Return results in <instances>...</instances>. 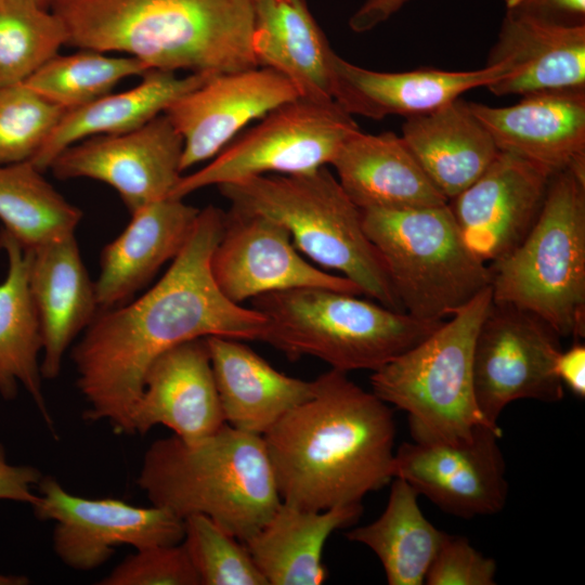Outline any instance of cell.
<instances>
[{
	"label": "cell",
	"mask_w": 585,
	"mask_h": 585,
	"mask_svg": "<svg viewBox=\"0 0 585 585\" xmlns=\"http://www.w3.org/2000/svg\"><path fill=\"white\" fill-rule=\"evenodd\" d=\"M224 211L199 210L191 234L162 277L136 300L95 314L73 348L83 419L107 421L117 434L132 433V413L145 374L161 353L211 336L263 341L268 321L256 309L226 298L214 282L211 256Z\"/></svg>",
	"instance_id": "obj_1"
},
{
	"label": "cell",
	"mask_w": 585,
	"mask_h": 585,
	"mask_svg": "<svg viewBox=\"0 0 585 585\" xmlns=\"http://www.w3.org/2000/svg\"><path fill=\"white\" fill-rule=\"evenodd\" d=\"M314 381L262 435L278 494L307 510L362 503L393 479V411L347 373L330 368Z\"/></svg>",
	"instance_id": "obj_2"
},
{
	"label": "cell",
	"mask_w": 585,
	"mask_h": 585,
	"mask_svg": "<svg viewBox=\"0 0 585 585\" xmlns=\"http://www.w3.org/2000/svg\"><path fill=\"white\" fill-rule=\"evenodd\" d=\"M67 44L133 56L151 70L257 67L253 0H55Z\"/></svg>",
	"instance_id": "obj_3"
},
{
	"label": "cell",
	"mask_w": 585,
	"mask_h": 585,
	"mask_svg": "<svg viewBox=\"0 0 585 585\" xmlns=\"http://www.w3.org/2000/svg\"><path fill=\"white\" fill-rule=\"evenodd\" d=\"M136 484L153 505L182 520L206 516L243 543L282 502L263 437L227 424L197 441H154Z\"/></svg>",
	"instance_id": "obj_4"
},
{
	"label": "cell",
	"mask_w": 585,
	"mask_h": 585,
	"mask_svg": "<svg viewBox=\"0 0 585 585\" xmlns=\"http://www.w3.org/2000/svg\"><path fill=\"white\" fill-rule=\"evenodd\" d=\"M218 188L231 207L280 222L295 247L316 265L337 271L380 304L403 311L366 235L362 210L327 166L298 174L252 177Z\"/></svg>",
	"instance_id": "obj_5"
},
{
	"label": "cell",
	"mask_w": 585,
	"mask_h": 585,
	"mask_svg": "<svg viewBox=\"0 0 585 585\" xmlns=\"http://www.w3.org/2000/svg\"><path fill=\"white\" fill-rule=\"evenodd\" d=\"M252 308L268 321L264 342L291 361L313 356L343 373L380 368L444 322L320 287L268 292Z\"/></svg>",
	"instance_id": "obj_6"
},
{
	"label": "cell",
	"mask_w": 585,
	"mask_h": 585,
	"mask_svg": "<svg viewBox=\"0 0 585 585\" xmlns=\"http://www.w3.org/2000/svg\"><path fill=\"white\" fill-rule=\"evenodd\" d=\"M492 301L528 311L559 337L585 336V176L556 172L537 220L489 264Z\"/></svg>",
	"instance_id": "obj_7"
},
{
	"label": "cell",
	"mask_w": 585,
	"mask_h": 585,
	"mask_svg": "<svg viewBox=\"0 0 585 585\" xmlns=\"http://www.w3.org/2000/svg\"><path fill=\"white\" fill-rule=\"evenodd\" d=\"M491 287L427 338L373 372L372 392L407 414L414 441H456L490 424L473 390V348Z\"/></svg>",
	"instance_id": "obj_8"
},
{
	"label": "cell",
	"mask_w": 585,
	"mask_h": 585,
	"mask_svg": "<svg viewBox=\"0 0 585 585\" xmlns=\"http://www.w3.org/2000/svg\"><path fill=\"white\" fill-rule=\"evenodd\" d=\"M363 226L404 312L443 321L490 286L491 271L464 242L447 204L362 210Z\"/></svg>",
	"instance_id": "obj_9"
},
{
	"label": "cell",
	"mask_w": 585,
	"mask_h": 585,
	"mask_svg": "<svg viewBox=\"0 0 585 585\" xmlns=\"http://www.w3.org/2000/svg\"><path fill=\"white\" fill-rule=\"evenodd\" d=\"M359 130L353 116L335 101L298 96L260 118L202 169L182 176L169 197L184 198L204 187L258 176L316 170L330 165Z\"/></svg>",
	"instance_id": "obj_10"
},
{
	"label": "cell",
	"mask_w": 585,
	"mask_h": 585,
	"mask_svg": "<svg viewBox=\"0 0 585 585\" xmlns=\"http://www.w3.org/2000/svg\"><path fill=\"white\" fill-rule=\"evenodd\" d=\"M559 335L536 315L491 302L473 348V390L483 417L493 425L517 400L558 402L563 385L555 364Z\"/></svg>",
	"instance_id": "obj_11"
},
{
	"label": "cell",
	"mask_w": 585,
	"mask_h": 585,
	"mask_svg": "<svg viewBox=\"0 0 585 585\" xmlns=\"http://www.w3.org/2000/svg\"><path fill=\"white\" fill-rule=\"evenodd\" d=\"M37 519L54 522L53 549L57 558L76 571L103 566L119 546L134 549L181 543L184 520L164 507H139L118 498H86L66 491L52 477H42Z\"/></svg>",
	"instance_id": "obj_12"
},
{
	"label": "cell",
	"mask_w": 585,
	"mask_h": 585,
	"mask_svg": "<svg viewBox=\"0 0 585 585\" xmlns=\"http://www.w3.org/2000/svg\"><path fill=\"white\" fill-rule=\"evenodd\" d=\"M502 435L498 426L482 425L461 440L404 442L394 453L393 478L448 515H495L508 496Z\"/></svg>",
	"instance_id": "obj_13"
},
{
	"label": "cell",
	"mask_w": 585,
	"mask_h": 585,
	"mask_svg": "<svg viewBox=\"0 0 585 585\" xmlns=\"http://www.w3.org/2000/svg\"><path fill=\"white\" fill-rule=\"evenodd\" d=\"M211 272L223 295L238 304L268 292L303 287L363 294L351 280L307 261L280 222L234 207L224 212Z\"/></svg>",
	"instance_id": "obj_14"
},
{
	"label": "cell",
	"mask_w": 585,
	"mask_h": 585,
	"mask_svg": "<svg viewBox=\"0 0 585 585\" xmlns=\"http://www.w3.org/2000/svg\"><path fill=\"white\" fill-rule=\"evenodd\" d=\"M182 136L162 113L134 130L75 143L50 169L61 180L90 178L110 185L132 213L170 196L182 177Z\"/></svg>",
	"instance_id": "obj_15"
},
{
	"label": "cell",
	"mask_w": 585,
	"mask_h": 585,
	"mask_svg": "<svg viewBox=\"0 0 585 585\" xmlns=\"http://www.w3.org/2000/svg\"><path fill=\"white\" fill-rule=\"evenodd\" d=\"M554 174L499 152L478 180L447 202L468 248L485 263L512 251L537 220Z\"/></svg>",
	"instance_id": "obj_16"
},
{
	"label": "cell",
	"mask_w": 585,
	"mask_h": 585,
	"mask_svg": "<svg viewBox=\"0 0 585 585\" xmlns=\"http://www.w3.org/2000/svg\"><path fill=\"white\" fill-rule=\"evenodd\" d=\"M298 98L266 67L213 75L164 112L183 139L182 172L219 154L251 121Z\"/></svg>",
	"instance_id": "obj_17"
},
{
	"label": "cell",
	"mask_w": 585,
	"mask_h": 585,
	"mask_svg": "<svg viewBox=\"0 0 585 585\" xmlns=\"http://www.w3.org/2000/svg\"><path fill=\"white\" fill-rule=\"evenodd\" d=\"M469 105L500 152L585 176V89L528 93L509 106Z\"/></svg>",
	"instance_id": "obj_18"
},
{
	"label": "cell",
	"mask_w": 585,
	"mask_h": 585,
	"mask_svg": "<svg viewBox=\"0 0 585 585\" xmlns=\"http://www.w3.org/2000/svg\"><path fill=\"white\" fill-rule=\"evenodd\" d=\"M131 422L133 434L161 425L187 442L225 425L206 338L179 343L154 360Z\"/></svg>",
	"instance_id": "obj_19"
},
{
	"label": "cell",
	"mask_w": 585,
	"mask_h": 585,
	"mask_svg": "<svg viewBox=\"0 0 585 585\" xmlns=\"http://www.w3.org/2000/svg\"><path fill=\"white\" fill-rule=\"evenodd\" d=\"M502 64L495 95L585 89V23L571 24L506 11L485 65Z\"/></svg>",
	"instance_id": "obj_20"
},
{
	"label": "cell",
	"mask_w": 585,
	"mask_h": 585,
	"mask_svg": "<svg viewBox=\"0 0 585 585\" xmlns=\"http://www.w3.org/2000/svg\"><path fill=\"white\" fill-rule=\"evenodd\" d=\"M330 66L334 101L351 116L375 120L432 112L467 91L487 88L507 73L502 64L473 70L420 67L396 73L377 72L354 65L335 51Z\"/></svg>",
	"instance_id": "obj_21"
},
{
	"label": "cell",
	"mask_w": 585,
	"mask_h": 585,
	"mask_svg": "<svg viewBox=\"0 0 585 585\" xmlns=\"http://www.w3.org/2000/svg\"><path fill=\"white\" fill-rule=\"evenodd\" d=\"M199 209L183 198L166 197L131 213L127 227L107 244L94 283L96 302L109 309L142 288L185 244Z\"/></svg>",
	"instance_id": "obj_22"
},
{
	"label": "cell",
	"mask_w": 585,
	"mask_h": 585,
	"mask_svg": "<svg viewBox=\"0 0 585 585\" xmlns=\"http://www.w3.org/2000/svg\"><path fill=\"white\" fill-rule=\"evenodd\" d=\"M329 166L361 210L447 204L394 132L369 134L359 130L341 145Z\"/></svg>",
	"instance_id": "obj_23"
},
{
	"label": "cell",
	"mask_w": 585,
	"mask_h": 585,
	"mask_svg": "<svg viewBox=\"0 0 585 585\" xmlns=\"http://www.w3.org/2000/svg\"><path fill=\"white\" fill-rule=\"evenodd\" d=\"M29 285L42 337L41 375L54 379L66 350L99 307L75 234L31 250Z\"/></svg>",
	"instance_id": "obj_24"
},
{
	"label": "cell",
	"mask_w": 585,
	"mask_h": 585,
	"mask_svg": "<svg viewBox=\"0 0 585 585\" xmlns=\"http://www.w3.org/2000/svg\"><path fill=\"white\" fill-rule=\"evenodd\" d=\"M206 342L224 421L237 430L263 435L314 392V380L278 372L242 340Z\"/></svg>",
	"instance_id": "obj_25"
},
{
	"label": "cell",
	"mask_w": 585,
	"mask_h": 585,
	"mask_svg": "<svg viewBox=\"0 0 585 585\" xmlns=\"http://www.w3.org/2000/svg\"><path fill=\"white\" fill-rule=\"evenodd\" d=\"M401 138L447 202L478 180L500 152L461 98L405 118Z\"/></svg>",
	"instance_id": "obj_26"
},
{
	"label": "cell",
	"mask_w": 585,
	"mask_h": 585,
	"mask_svg": "<svg viewBox=\"0 0 585 585\" xmlns=\"http://www.w3.org/2000/svg\"><path fill=\"white\" fill-rule=\"evenodd\" d=\"M362 514V503L307 510L282 500L244 544L268 585H320L327 578L325 543Z\"/></svg>",
	"instance_id": "obj_27"
},
{
	"label": "cell",
	"mask_w": 585,
	"mask_h": 585,
	"mask_svg": "<svg viewBox=\"0 0 585 585\" xmlns=\"http://www.w3.org/2000/svg\"><path fill=\"white\" fill-rule=\"evenodd\" d=\"M252 51L257 66L285 77L299 98L334 101L330 66L334 50L306 0H258Z\"/></svg>",
	"instance_id": "obj_28"
},
{
	"label": "cell",
	"mask_w": 585,
	"mask_h": 585,
	"mask_svg": "<svg viewBox=\"0 0 585 585\" xmlns=\"http://www.w3.org/2000/svg\"><path fill=\"white\" fill-rule=\"evenodd\" d=\"M135 87L108 93L83 106L66 110L42 147L29 160L41 172L67 147L84 139L134 130L162 114L178 98L199 87L208 75L179 77L150 70Z\"/></svg>",
	"instance_id": "obj_29"
},
{
	"label": "cell",
	"mask_w": 585,
	"mask_h": 585,
	"mask_svg": "<svg viewBox=\"0 0 585 585\" xmlns=\"http://www.w3.org/2000/svg\"><path fill=\"white\" fill-rule=\"evenodd\" d=\"M0 248L9 261L6 277L0 283V394L4 400H13L22 385L54 432L42 391V337L29 285L31 250L4 229L0 232Z\"/></svg>",
	"instance_id": "obj_30"
},
{
	"label": "cell",
	"mask_w": 585,
	"mask_h": 585,
	"mask_svg": "<svg viewBox=\"0 0 585 585\" xmlns=\"http://www.w3.org/2000/svg\"><path fill=\"white\" fill-rule=\"evenodd\" d=\"M417 492L393 478L382 514L373 522L346 533L379 559L389 585L425 584L427 572L448 534L422 514Z\"/></svg>",
	"instance_id": "obj_31"
},
{
	"label": "cell",
	"mask_w": 585,
	"mask_h": 585,
	"mask_svg": "<svg viewBox=\"0 0 585 585\" xmlns=\"http://www.w3.org/2000/svg\"><path fill=\"white\" fill-rule=\"evenodd\" d=\"M41 173L29 160L0 165V219L28 250L75 234L82 218Z\"/></svg>",
	"instance_id": "obj_32"
},
{
	"label": "cell",
	"mask_w": 585,
	"mask_h": 585,
	"mask_svg": "<svg viewBox=\"0 0 585 585\" xmlns=\"http://www.w3.org/2000/svg\"><path fill=\"white\" fill-rule=\"evenodd\" d=\"M150 70L133 56L81 49L68 55L56 54L25 83L48 101L70 110L110 93L122 79L143 76Z\"/></svg>",
	"instance_id": "obj_33"
},
{
	"label": "cell",
	"mask_w": 585,
	"mask_h": 585,
	"mask_svg": "<svg viewBox=\"0 0 585 585\" xmlns=\"http://www.w3.org/2000/svg\"><path fill=\"white\" fill-rule=\"evenodd\" d=\"M67 44L60 17L25 0H0V88L25 82Z\"/></svg>",
	"instance_id": "obj_34"
},
{
	"label": "cell",
	"mask_w": 585,
	"mask_h": 585,
	"mask_svg": "<svg viewBox=\"0 0 585 585\" xmlns=\"http://www.w3.org/2000/svg\"><path fill=\"white\" fill-rule=\"evenodd\" d=\"M182 543L200 585H268L245 544L206 516L184 519Z\"/></svg>",
	"instance_id": "obj_35"
},
{
	"label": "cell",
	"mask_w": 585,
	"mask_h": 585,
	"mask_svg": "<svg viewBox=\"0 0 585 585\" xmlns=\"http://www.w3.org/2000/svg\"><path fill=\"white\" fill-rule=\"evenodd\" d=\"M65 113L25 82L0 88V165L30 160Z\"/></svg>",
	"instance_id": "obj_36"
},
{
	"label": "cell",
	"mask_w": 585,
	"mask_h": 585,
	"mask_svg": "<svg viewBox=\"0 0 585 585\" xmlns=\"http://www.w3.org/2000/svg\"><path fill=\"white\" fill-rule=\"evenodd\" d=\"M99 585H200L183 543L135 549Z\"/></svg>",
	"instance_id": "obj_37"
},
{
	"label": "cell",
	"mask_w": 585,
	"mask_h": 585,
	"mask_svg": "<svg viewBox=\"0 0 585 585\" xmlns=\"http://www.w3.org/2000/svg\"><path fill=\"white\" fill-rule=\"evenodd\" d=\"M496 561L474 548L465 536L448 535L425 578L428 585H494Z\"/></svg>",
	"instance_id": "obj_38"
},
{
	"label": "cell",
	"mask_w": 585,
	"mask_h": 585,
	"mask_svg": "<svg viewBox=\"0 0 585 585\" xmlns=\"http://www.w3.org/2000/svg\"><path fill=\"white\" fill-rule=\"evenodd\" d=\"M42 473L29 465H12L0 443V499L25 503L32 506L38 494L34 490L39 485Z\"/></svg>",
	"instance_id": "obj_39"
},
{
	"label": "cell",
	"mask_w": 585,
	"mask_h": 585,
	"mask_svg": "<svg viewBox=\"0 0 585 585\" xmlns=\"http://www.w3.org/2000/svg\"><path fill=\"white\" fill-rule=\"evenodd\" d=\"M506 11L532 14L558 22L582 24L585 0H503Z\"/></svg>",
	"instance_id": "obj_40"
},
{
	"label": "cell",
	"mask_w": 585,
	"mask_h": 585,
	"mask_svg": "<svg viewBox=\"0 0 585 585\" xmlns=\"http://www.w3.org/2000/svg\"><path fill=\"white\" fill-rule=\"evenodd\" d=\"M555 370L561 384L576 396L585 398V347L576 343L568 350L560 351Z\"/></svg>",
	"instance_id": "obj_41"
},
{
	"label": "cell",
	"mask_w": 585,
	"mask_h": 585,
	"mask_svg": "<svg viewBox=\"0 0 585 585\" xmlns=\"http://www.w3.org/2000/svg\"><path fill=\"white\" fill-rule=\"evenodd\" d=\"M412 0H365L352 14L349 26L354 32H365L379 26Z\"/></svg>",
	"instance_id": "obj_42"
},
{
	"label": "cell",
	"mask_w": 585,
	"mask_h": 585,
	"mask_svg": "<svg viewBox=\"0 0 585 585\" xmlns=\"http://www.w3.org/2000/svg\"><path fill=\"white\" fill-rule=\"evenodd\" d=\"M29 578L23 575L0 574V585H26Z\"/></svg>",
	"instance_id": "obj_43"
},
{
	"label": "cell",
	"mask_w": 585,
	"mask_h": 585,
	"mask_svg": "<svg viewBox=\"0 0 585 585\" xmlns=\"http://www.w3.org/2000/svg\"><path fill=\"white\" fill-rule=\"evenodd\" d=\"M25 1L37 3L43 8H49V6L51 8L55 0H25Z\"/></svg>",
	"instance_id": "obj_44"
},
{
	"label": "cell",
	"mask_w": 585,
	"mask_h": 585,
	"mask_svg": "<svg viewBox=\"0 0 585 585\" xmlns=\"http://www.w3.org/2000/svg\"><path fill=\"white\" fill-rule=\"evenodd\" d=\"M258 0H253V2L256 3Z\"/></svg>",
	"instance_id": "obj_45"
}]
</instances>
